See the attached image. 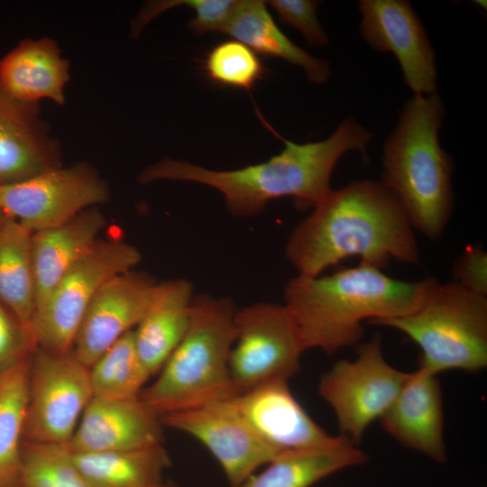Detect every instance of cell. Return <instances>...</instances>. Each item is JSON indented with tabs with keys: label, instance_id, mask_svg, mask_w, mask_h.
<instances>
[{
	"label": "cell",
	"instance_id": "cell-1",
	"mask_svg": "<svg viewBox=\"0 0 487 487\" xmlns=\"http://www.w3.org/2000/svg\"><path fill=\"white\" fill-rule=\"evenodd\" d=\"M285 257L298 274L317 276L350 257L381 270L391 260L417 264L420 253L397 198L380 181L359 179L331 189L295 226Z\"/></svg>",
	"mask_w": 487,
	"mask_h": 487
},
{
	"label": "cell",
	"instance_id": "cell-2",
	"mask_svg": "<svg viewBox=\"0 0 487 487\" xmlns=\"http://www.w3.org/2000/svg\"><path fill=\"white\" fill-rule=\"evenodd\" d=\"M373 134L352 118L343 120L326 139L299 144L279 136L284 148L268 161L230 170H213L184 161L164 159L144 169L140 183L184 180L212 187L225 198L229 213L249 217L269 201L291 197L300 208H314L331 191L330 178L349 151L365 153Z\"/></svg>",
	"mask_w": 487,
	"mask_h": 487
},
{
	"label": "cell",
	"instance_id": "cell-3",
	"mask_svg": "<svg viewBox=\"0 0 487 487\" xmlns=\"http://www.w3.org/2000/svg\"><path fill=\"white\" fill-rule=\"evenodd\" d=\"M435 278L406 281L362 264L331 274H298L284 287V306L306 350L326 354L357 344L363 322L400 317L414 312Z\"/></svg>",
	"mask_w": 487,
	"mask_h": 487
},
{
	"label": "cell",
	"instance_id": "cell-4",
	"mask_svg": "<svg viewBox=\"0 0 487 487\" xmlns=\"http://www.w3.org/2000/svg\"><path fill=\"white\" fill-rule=\"evenodd\" d=\"M445 109L437 93L414 95L383 145L381 183L403 207L414 230L439 239L454 209L452 158L440 146Z\"/></svg>",
	"mask_w": 487,
	"mask_h": 487
},
{
	"label": "cell",
	"instance_id": "cell-5",
	"mask_svg": "<svg viewBox=\"0 0 487 487\" xmlns=\"http://www.w3.org/2000/svg\"><path fill=\"white\" fill-rule=\"evenodd\" d=\"M236 310L229 298L194 296L186 334L139 395L153 412L161 417L238 394L229 371Z\"/></svg>",
	"mask_w": 487,
	"mask_h": 487
},
{
	"label": "cell",
	"instance_id": "cell-6",
	"mask_svg": "<svg viewBox=\"0 0 487 487\" xmlns=\"http://www.w3.org/2000/svg\"><path fill=\"white\" fill-rule=\"evenodd\" d=\"M395 328L421 350L418 366L438 374L487 366V296L451 280H434L414 312L369 322Z\"/></svg>",
	"mask_w": 487,
	"mask_h": 487
},
{
	"label": "cell",
	"instance_id": "cell-7",
	"mask_svg": "<svg viewBox=\"0 0 487 487\" xmlns=\"http://www.w3.org/2000/svg\"><path fill=\"white\" fill-rule=\"evenodd\" d=\"M141 258L138 249L130 244L97 240L36 308L32 323L36 347L56 354L70 352L96 291L114 276L132 271Z\"/></svg>",
	"mask_w": 487,
	"mask_h": 487
},
{
	"label": "cell",
	"instance_id": "cell-8",
	"mask_svg": "<svg viewBox=\"0 0 487 487\" xmlns=\"http://www.w3.org/2000/svg\"><path fill=\"white\" fill-rule=\"evenodd\" d=\"M408 376L387 363L381 337L375 335L358 346L354 361L342 359L322 375L318 393L333 409L340 435L356 446L394 401Z\"/></svg>",
	"mask_w": 487,
	"mask_h": 487
},
{
	"label": "cell",
	"instance_id": "cell-9",
	"mask_svg": "<svg viewBox=\"0 0 487 487\" xmlns=\"http://www.w3.org/2000/svg\"><path fill=\"white\" fill-rule=\"evenodd\" d=\"M234 329L229 371L238 394L271 381H289L299 371L305 349L283 304L237 308Z\"/></svg>",
	"mask_w": 487,
	"mask_h": 487
},
{
	"label": "cell",
	"instance_id": "cell-10",
	"mask_svg": "<svg viewBox=\"0 0 487 487\" xmlns=\"http://www.w3.org/2000/svg\"><path fill=\"white\" fill-rule=\"evenodd\" d=\"M93 398L89 367L72 351L32 355L23 440L69 445Z\"/></svg>",
	"mask_w": 487,
	"mask_h": 487
},
{
	"label": "cell",
	"instance_id": "cell-11",
	"mask_svg": "<svg viewBox=\"0 0 487 487\" xmlns=\"http://www.w3.org/2000/svg\"><path fill=\"white\" fill-rule=\"evenodd\" d=\"M109 198V188L87 163L61 166L0 185L1 212L32 233L60 225Z\"/></svg>",
	"mask_w": 487,
	"mask_h": 487
},
{
	"label": "cell",
	"instance_id": "cell-12",
	"mask_svg": "<svg viewBox=\"0 0 487 487\" xmlns=\"http://www.w3.org/2000/svg\"><path fill=\"white\" fill-rule=\"evenodd\" d=\"M163 426L198 440L216 458L230 487L285 454L266 444L227 400L161 417Z\"/></svg>",
	"mask_w": 487,
	"mask_h": 487
},
{
	"label": "cell",
	"instance_id": "cell-13",
	"mask_svg": "<svg viewBox=\"0 0 487 487\" xmlns=\"http://www.w3.org/2000/svg\"><path fill=\"white\" fill-rule=\"evenodd\" d=\"M288 380H274L227 399L269 446L282 454L355 446L317 425L292 395Z\"/></svg>",
	"mask_w": 487,
	"mask_h": 487
},
{
	"label": "cell",
	"instance_id": "cell-14",
	"mask_svg": "<svg viewBox=\"0 0 487 487\" xmlns=\"http://www.w3.org/2000/svg\"><path fill=\"white\" fill-rule=\"evenodd\" d=\"M360 31L374 50L391 51L414 95L436 93L435 51L427 32L406 0H362Z\"/></svg>",
	"mask_w": 487,
	"mask_h": 487
},
{
	"label": "cell",
	"instance_id": "cell-15",
	"mask_svg": "<svg viewBox=\"0 0 487 487\" xmlns=\"http://www.w3.org/2000/svg\"><path fill=\"white\" fill-rule=\"evenodd\" d=\"M157 289L158 283L133 270L106 281L81 321L71 350L76 357L90 367L119 338L136 327Z\"/></svg>",
	"mask_w": 487,
	"mask_h": 487
},
{
	"label": "cell",
	"instance_id": "cell-16",
	"mask_svg": "<svg viewBox=\"0 0 487 487\" xmlns=\"http://www.w3.org/2000/svg\"><path fill=\"white\" fill-rule=\"evenodd\" d=\"M161 417L140 397L109 400L93 397L69 444L73 453L151 447L162 444Z\"/></svg>",
	"mask_w": 487,
	"mask_h": 487
},
{
	"label": "cell",
	"instance_id": "cell-17",
	"mask_svg": "<svg viewBox=\"0 0 487 487\" xmlns=\"http://www.w3.org/2000/svg\"><path fill=\"white\" fill-rule=\"evenodd\" d=\"M60 146L40 117L38 104L20 102L0 86V185L60 167Z\"/></svg>",
	"mask_w": 487,
	"mask_h": 487
},
{
	"label": "cell",
	"instance_id": "cell-18",
	"mask_svg": "<svg viewBox=\"0 0 487 487\" xmlns=\"http://www.w3.org/2000/svg\"><path fill=\"white\" fill-rule=\"evenodd\" d=\"M383 429L405 446L437 463L446 460L444 412L437 374L418 366L379 418Z\"/></svg>",
	"mask_w": 487,
	"mask_h": 487
},
{
	"label": "cell",
	"instance_id": "cell-19",
	"mask_svg": "<svg viewBox=\"0 0 487 487\" xmlns=\"http://www.w3.org/2000/svg\"><path fill=\"white\" fill-rule=\"evenodd\" d=\"M69 80V61L47 37L23 40L0 60V86L23 103L50 99L63 105Z\"/></svg>",
	"mask_w": 487,
	"mask_h": 487
},
{
	"label": "cell",
	"instance_id": "cell-20",
	"mask_svg": "<svg viewBox=\"0 0 487 487\" xmlns=\"http://www.w3.org/2000/svg\"><path fill=\"white\" fill-rule=\"evenodd\" d=\"M105 225L104 215L94 207L60 225L32 233L36 308L67 271L91 249Z\"/></svg>",
	"mask_w": 487,
	"mask_h": 487
},
{
	"label": "cell",
	"instance_id": "cell-21",
	"mask_svg": "<svg viewBox=\"0 0 487 487\" xmlns=\"http://www.w3.org/2000/svg\"><path fill=\"white\" fill-rule=\"evenodd\" d=\"M193 298V286L185 279L158 283L153 302L133 329L137 354L151 377L161 371L186 334Z\"/></svg>",
	"mask_w": 487,
	"mask_h": 487
},
{
	"label": "cell",
	"instance_id": "cell-22",
	"mask_svg": "<svg viewBox=\"0 0 487 487\" xmlns=\"http://www.w3.org/2000/svg\"><path fill=\"white\" fill-rule=\"evenodd\" d=\"M239 41L255 53L283 59L301 67L312 83L326 82L329 63L292 42L278 27L262 0H238L221 32Z\"/></svg>",
	"mask_w": 487,
	"mask_h": 487
},
{
	"label": "cell",
	"instance_id": "cell-23",
	"mask_svg": "<svg viewBox=\"0 0 487 487\" xmlns=\"http://www.w3.org/2000/svg\"><path fill=\"white\" fill-rule=\"evenodd\" d=\"M32 235L20 222L5 216L0 227V304L33 338L36 301Z\"/></svg>",
	"mask_w": 487,
	"mask_h": 487
},
{
	"label": "cell",
	"instance_id": "cell-24",
	"mask_svg": "<svg viewBox=\"0 0 487 487\" xmlns=\"http://www.w3.org/2000/svg\"><path fill=\"white\" fill-rule=\"evenodd\" d=\"M90 487H152L162 482L171 460L163 445L146 448L73 453Z\"/></svg>",
	"mask_w": 487,
	"mask_h": 487
},
{
	"label": "cell",
	"instance_id": "cell-25",
	"mask_svg": "<svg viewBox=\"0 0 487 487\" xmlns=\"http://www.w3.org/2000/svg\"><path fill=\"white\" fill-rule=\"evenodd\" d=\"M356 446L285 454L236 487H311L329 475L366 463Z\"/></svg>",
	"mask_w": 487,
	"mask_h": 487
},
{
	"label": "cell",
	"instance_id": "cell-26",
	"mask_svg": "<svg viewBox=\"0 0 487 487\" xmlns=\"http://www.w3.org/2000/svg\"><path fill=\"white\" fill-rule=\"evenodd\" d=\"M31 360L0 373V487L20 483Z\"/></svg>",
	"mask_w": 487,
	"mask_h": 487
},
{
	"label": "cell",
	"instance_id": "cell-27",
	"mask_svg": "<svg viewBox=\"0 0 487 487\" xmlns=\"http://www.w3.org/2000/svg\"><path fill=\"white\" fill-rule=\"evenodd\" d=\"M89 377L93 397H139L151 375L137 354L133 330L119 338L89 367Z\"/></svg>",
	"mask_w": 487,
	"mask_h": 487
},
{
	"label": "cell",
	"instance_id": "cell-28",
	"mask_svg": "<svg viewBox=\"0 0 487 487\" xmlns=\"http://www.w3.org/2000/svg\"><path fill=\"white\" fill-rule=\"evenodd\" d=\"M19 485L90 487L76 465L69 445L23 442Z\"/></svg>",
	"mask_w": 487,
	"mask_h": 487
},
{
	"label": "cell",
	"instance_id": "cell-29",
	"mask_svg": "<svg viewBox=\"0 0 487 487\" xmlns=\"http://www.w3.org/2000/svg\"><path fill=\"white\" fill-rule=\"evenodd\" d=\"M204 69L213 82L244 89L253 88L264 70L256 53L236 40L213 47L204 61Z\"/></svg>",
	"mask_w": 487,
	"mask_h": 487
},
{
	"label": "cell",
	"instance_id": "cell-30",
	"mask_svg": "<svg viewBox=\"0 0 487 487\" xmlns=\"http://www.w3.org/2000/svg\"><path fill=\"white\" fill-rule=\"evenodd\" d=\"M267 3L282 23L301 32L308 45L321 47L329 41L317 16L320 1L270 0Z\"/></svg>",
	"mask_w": 487,
	"mask_h": 487
},
{
	"label": "cell",
	"instance_id": "cell-31",
	"mask_svg": "<svg viewBox=\"0 0 487 487\" xmlns=\"http://www.w3.org/2000/svg\"><path fill=\"white\" fill-rule=\"evenodd\" d=\"M36 349L32 335L0 304V373L31 357Z\"/></svg>",
	"mask_w": 487,
	"mask_h": 487
},
{
	"label": "cell",
	"instance_id": "cell-32",
	"mask_svg": "<svg viewBox=\"0 0 487 487\" xmlns=\"http://www.w3.org/2000/svg\"><path fill=\"white\" fill-rule=\"evenodd\" d=\"M237 3L238 0H185L186 6L196 12L187 27L196 34L220 33Z\"/></svg>",
	"mask_w": 487,
	"mask_h": 487
},
{
	"label": "cell",
	"instance_id": "cell-33",
	"mask_svg": "<svg viewBox=\"0 0 487 487\" xmlns=\"http://www.w3.org/2000/svg\"><path fill=\"white\" fill-rule=\"evenodd\" d=\"M452 274L454 281L487 296V253L481 246H468L456 258Z\"/></svg>",
	"mask_w": 487,
	"mask_h": 487
},
{
	"label": "cell",
	"instance_id": "cell-34",
	"mask_svg": "<svg viewBox=\"0 0 487 487\" xmlns=\"http://www.w3.org/2000/svg\"><path fill=\"white\" fill-rule=\"evenodd\" d=\"M152 487H178V486H176V485H174V484H170V483H164V482H161V483H159V484H157V485H154V486H152Z\"/></svg>",
	"mask_w": 487,
	"mask_h": 487
},
{
	"label": "cell",
	"instance_id": "cell-35",
	"mask_svg": "<svg viewBox=\"0 0 487 487\" xmlns=\"http://www.w3.org/2000/svg\"><path fill=\"white\" fill-rule=\"evenodd\" d=\"M4 217H5V215L2 212H0V227L3 223Z\"/></svg>",
	"mask_w": 487,
	"mask_h": 487
},
{
	"label": "cell",
	"instance_id": "cell-36",
	"mask_svg": "<svg viewBox=\"0 0 487 487\" xmlns=\"http://www.w3.org/2000/svg\"><path fill=\"white\" fill-rule=\"evenodd\" d=\"M14 487H23V486H21V485H16V486H14Z\"/></svg>",
	"mask_w": 487,
	"mask_h": 487
},
{
	"label": "cell",
	"instance_id": "cell-37",
	"mask_svg": "<svg viewBox=\"0 0 487 487\" xmlns=\"http://www.w3.org/2000/svg\"><path fill=\"white\" fill-rule=\"evenodd\" d=\"M0 212H1V209H0Z\"/></svg>",
	"mask_w": 487,
	"mask_h": 487
}]
</instances>
